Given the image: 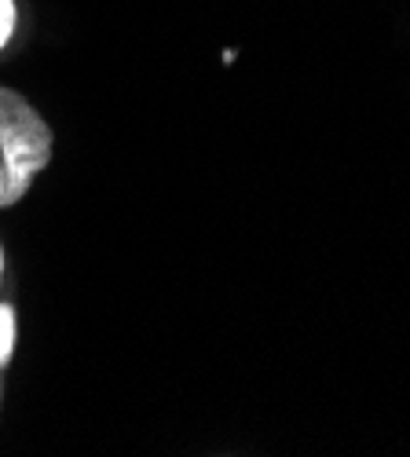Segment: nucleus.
Instances as JSON below:
<instances>
[{
    "label": "nucleus",
    "mask_w": 410,
    "mask_h": 457,
    "mask_svg": "<svg viewBox=\"0 0 410 457\" xmlns=\"http://www.w3.org/2000/svg\"><path fill=\"white\" fill-rule=\"evenodd\" d=\"M0 275H4V249H0Z\"/></svg>",
    "instance_id": "obj_4"
},
{
    "label": "nucleus",
    "mask_w": 410,
    "mask_h": 457,
    "mask_svg": "<svg viewBox=\"0 0 410 457\" xmlns=\"http://www.w3.org/2000/svg\"><path fill=\"white\" fill-rule=\"evenodd\" d=\"M12 348H15V312L0 308V366L12 359Z\"/></svg>",
    "instance_id": "obj_2"
},
{
    "label": "nucleus",
    "mask_w": 410,
    "mask_h": 457,
    "mask_svg": "<svg viewBox=\"0 0 410 457\" xmlns=\"http://www.w3.org/2000/svg\"><path fill=\"white\" fill-rule=\"evenodd\" d=\"M12 29H15V4L12 0H0V48L8 45Z\"/></svg>",
    "instance_id": "obj_3"
},
{
    "label": "nucleus",
    "mask_w": 410,
    "mask_h": 457,
    "mask_svg": "<svg viewBox=\"0 0 410 457\" xmlns=\"http://www.w3.org/2000/svg\"><path fill=\"white\" fill-rule=\"evenodd\" d=\"M52 162V129L19 92L0 88V209L15 205Z\"/></svg>",
    "instance_id": "obj_1"
}]
</instances>
